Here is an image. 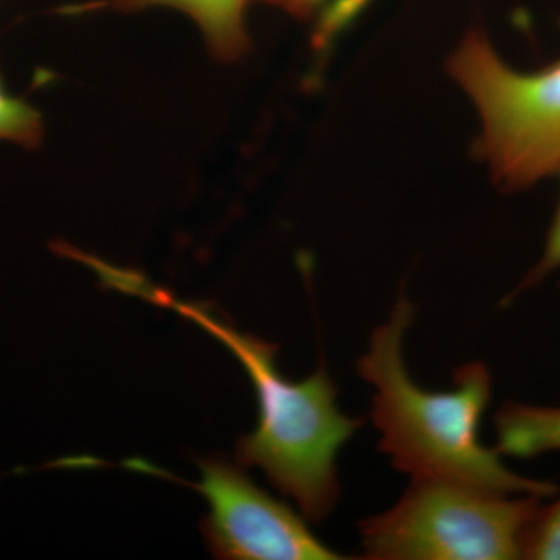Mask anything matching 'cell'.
Instances as JSON below:
<instances>
[{
  "label": "cell",
  "instance_id": "obj_1",
  "mask_svg": "<svg viewBox=\"0 0 560 560\" xmlns=\"http://www.w3.org/2000/svg\"><path fill=\"white\" fill-rule=\"evenodd\" d=\"M103 282L121 293L178 313L231 350L256 390L259 420L235 447L245 469L260 467L268 481L291 497L307 521L326 518L340 497L337 456L364 420L348 418L337 407V388L324 368L302 382L280 374L278 346L238 330L215 307L183 301L136 272L106 265Z\"/></svg>",
  "mask_w": 560,
  "mask_h": 560
},
{
  "label": "cell",
  "instance_id": "obj_11",
  "mask_svg": "<svg viewBox=\"0 0 560 560\" xmlns=\"http://www.w3.org/2000/svg\"><path fill=\"white\" fill-rule=\"evenodd\" d=\"M558 176L560 178V172ZM558 270H560V198L558 209H556L555 217H552L550 230H548L547 242H545L540 259L530 268L528 275L522 279L521 285L514 290L510 300L523 293V291L539 285L548 276Z\"/></svg>",
  "mask_w": 560,
  "mask_h": 560
},
{
  "label": "cell",
  "instance_id": "obj_12",
  "mask_svg": "<svg viewBox=\"0 0 560 560\" xmlns=\"http://www.w3.org/2000/svg\"><path fill=\"white\" fill-rule=\"evenodd\" d=\"M249 2L261 3V5L272 7L296 18V20H311L315 14L327 5L329 0H249Z\"/></svg>",
  "mask_w": 560,
  "mask_h": 560
},
{
  "label": "cell",
  "instance_id": "obj_5",
  "mask_svg": "<svg viewBox=\"0 0 560 560\" xmlns=\"http://www.w3.org/2000/svg\"><path fill=\"white\" fill-rule=\"evenodd\" d=\"M201 481H179L209 504L200 523L213 558L223 560H337L301 515L256 485L245 467L226 456L198 459Z\"/></svg>",
  "mask_w": 560,
  "mask_h": 560
},
{
  "label": "cell",
  "instance_id": "obj_3",
  "mask_svg": "<svg viewBox=\"0 0 560 560\" xmlns=\"http://www.w3.org/2000/svg\"><path fill=\"white\" fill-rule=\"evenodd\" d=\"M448 72L477 106L478 149L501 190L530 189L560 172V60L534 72L511 68L488 36L471 31Z\"/></svg>",
  "mask_w": 560,
  "mask_h": 560
},
{
  "label": "cell",
  "instance_id": "obj_9",
  "mask_svg": "<svg viewBox=\"0 0 560 560\" xmlns=\"http://www.w3.org/2000/svg\"><path fill=\"white\" fill-rule=\"evenodd\" d=\"M522 559L560 560V495L550 506H539L522 544Z\"/></svg>",
  "mask_w": 560,
  "mask_h": 560
},
{
  "label": "cell",
  "instance_id": "obj_8",
  "mask_svg": "<svg viewBox=\"0 0 560 560\" xmlns=\"http://www.w3.org/2000/svg\"><path fill=\"white\" fill-rule=\"evenodd\" d=\"M43 117L38 110L20 98L11 97L0 81V140L35 150L43 142Z\"/></svg>",
  "mask_w": 560,
  "mask_h": 560
},
{
  "label": "cell",
  "instance_id": "obj_4",
  "mask_svg": "<svg viewBox=\"0 0 560 560\" xmlns=\"http://www.w3.org/2000/svg\"><path fill=\"white\" fill-rule=\"evenodd\" d=\"M536 495H500L459 482L412 478L390 510L360 522L371 560L522 559Z\"/></svg>",
  "mask_w": 560,
  "mask_h": 560
},
{
  "label": "cell",
  "instance_id": "obj_7",
  "mask_svg": "<svg viewBox=\"0 0 560 560\" xmlns=\"http://www.w3.org/2000/svg\"><path fill=\"white\" fill-rule=\"evenodd\" d=\"M493 422L500 455L533 458L560 451V407L506 404Z\"/></svg>",
  "mask_w": 560,
  "mask_h": 560
},
{
  "label": "cell",
  "instance_id": "obj_6",
  "mask_svg": "<svg viewBox=\"0 0 560 560\" xmlns=\"http://www.w3.org/2000/svg\"><path fill=\"white\" fill-rule=\"evenodd\" d=\"M248 2L249 0H102L94 7L121 13H135L154 7L178 10L200 27L213 58L234 62L245 57L250 47L245 20Z\"/></svg>",
  "mask_w": 560,
  "mask_h": 560
},
{
  "label": "cell",
  "instance_id": "obj_10",
  "mask_svg": "<svg viewBox=\"0 0 560 560\" xmlns=\"http://www.w3.org/2000/svg\"><path fill=\"white\" fill-rule=\"evenodd\" d=\"M372 2L374 0H329L318 14V25L313 35L316 49L324 50L330 46Z\"/></svg>",
  "mask_w": 560,
  "mask_h": 560
},
{
  "label": "cell",
  "instance_id": "obj_2",
  "mask_svg": "<svg viewBox=\"0 0 560 560\" xmlns=\"http://www.w3.org/2000/svg\"><path fill=\"white\" fill-rule=\"evenodd\" d=\"M412 319L415 308L400 298L357 363L361 377L375 388L371 418L382 433L378 447L393 466L411 480L459 482L500 495H555L552 482L514 474L495 448L482 445L480 420L492 396L486 364L460 366L453 390L434 393L416 385L401 353Z\"/></svg>",
  "mask_w": 560,
  "mask_h": 560
}]
</instances>
